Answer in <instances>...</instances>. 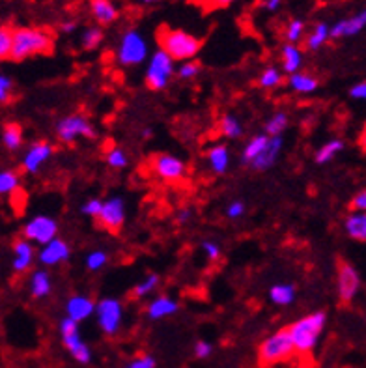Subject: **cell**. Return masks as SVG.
Here are the masks:
<instances>
[{
	"instance_id": "6da1fadb",
	"label": "cell",
	"mask_w": 366,
	"mask_h": 368,
	"mask_svg": "<svg viewBox=\"0 0 366 368\" xmlns=\"http://www.w3.org/2000/svg\"><path fill=\"white\" fill-rule=\"evenodd\" d=\"M54 49V38L49 30L36 29V27H21L13 29L12 55L10 60L24 62L32 57L51 55Z\"/></svg>"
},
{
	"instance_id": "7a4b0ae2",
	"label": "cell",
	"mask_w": 366,
	"mask_h": 368,
	"mask_svg": "<svg viewBox=\"0 0 366 368\" xmlns=\"http://www.w3.org/2000/svg\"><path fill=\"white\" fill-rule=\"evenodd\" d=\"M327 327V312L316 311L307 316L299 318L286 327L293 350L299 355H309L318 348L320 339Z\"/></svg>"
},
{
	"instance_id": "3957f363",
	"label": "cell",
	"mask_w": 366,
	"mask_h": 368,
	"mask_svg": "<svg viewBox=\"0 0 366 368\" xmlns=\"http://www.w3.org/2000/svg\"><path fill=\"white\" fill-rule=\"evenodd\" d=\"M157 43H159L161 51H165L174 62L195 60L202 49L200 38L182 29H170V27H161L157 32Z\"/></svg>"
},
{
	"instance_id": "277c9868",
	"label": "cell",
	"mask_w": 366,
	"mask_h": 368,
	"mask_svg": "<svg viewBox=\"0 0 366 368\" xmlns=\"http://www.w3.org/2000/svg\"><path fill=\"white\" fill-rule=\"evenodd\" d=\"M148 40L138 29H127L122 32L118 47H116V62L122 68H135L148 60Z\"/></svg>"
},
{
	"instance_id": "5b68a950",
	"label": "cell",
	"mask_w": 366,
	"mask_h": 368,
	"mask_svg": "<svg viewBox=\"0 0 366 368\" xmlns=\"http://www.w3.org/2000/svg\"><path fill=\"white\" fill-rule=\"evenodd\" d=\"M295 355L292 340L288 334L286 327L279 329L277 333L269 334L268 339H263L258 346V362L262 367H274L281 362L290 361Z\"/></svg>"
},
{
	"instance_id": "8992f818",
	"label": "cell",
	"mask_w": 366,
	"mask_h": 368,
	"mask_svg": "<svg viewBox=\"0 0 366 368\" xmlns=\"http://www.w3.org/2000/svg\"><path fill=\"white\" fill-rule=\"evenodd\" d=\"M54 135L64 144H73L77 139H88V141L96 139L98 131L92 125L90 118L86 114L75 113L58 120L54 125Z\"/></svg>"
},
{
	"instance_id": "52a82bcc",
	"label": "cell",
	"mask_w": 366,
	"mask_h": 368,
	"mask_svg": "<svg viewBox=\"0 0 366 368\" xmlns=\"http://www.w3.org/2000/svg\"><path fill=\"white\" fill-rule=\"evenodd\" d=\"M58 333L62 339L64 348L68 350V353L73 357L79 365H90L92 362V350L90 346L86 344L85 339L80 337L79 322H75L71 318H62L58 323Z\"/></svg>"
},
{
	"instance_id": "ba28073f",
	"label": "cell",
	"mask_w": 366,
	"mask_h": 368,
	"mask_svg": "<svg viewBox=\"0 0 366 368\" xmlns=\"http://www.w3.org/2000/svg\"><path fill=\"white\" fill-rule=\"evenodd\" d=\"M174 73H176V62L165 51L157 49L148 60L144 80H146V86L149 90L163 92L166 90V86L170 85Z\"/></svg>"
},
{
	"instance_id": "9c48e42d",
	"label": "cell",
	"mask_w": 366,
	"mask_h": 368,
	"mask_svg": "<svg viewBox=\"0 0 366 368\" xmlns=\"http://www.w3.org/2000/svg\"><path fill=\"white\" fill-rule=\"evenodd\" d=\"M98 327L105 337H116L124 325V305L116 297H103L96 303L94 309Z\"/></svg>"
},
{
	"instance_id": "30bf717a",
	"label": "cell",
	"mask_w": 366,
	"mask_h": 368,
	"mask_svg": "<svg viewBox=\"0 0 366 368\" xmlns=\"http://www.w3.org/2000/svg\"><path fill=\"white\" fill-rule=\"evenodd\" d=\"M148 164L149 170L159 180L168 181V183L183 180L185 174H187V164H185V161L176 157V155H172V153H154L148 159Z\"/></svg>"
},
{
	"instance_id": "8fae6325",
	"label": "cell",
	"mask_w": 366,
	"mask_h": 368,
	"mask_svg": "<svg viewBox=\"0 0 366 368\" xmlns=\"http://www.w3.org/2000/svg\"><path fill=\"white\" fill-rule=\"evenodd\" d=\"M360 284H363V281H360L357 267L346 260L340 262L337 271V294L342 305H349L357 297Z\"/></svg>"
},
{
	"instance_id": "7c38bea8",
	"label": "cell",
	"mask_w": 366,
	"mask_h": 368,
	"mask_svg": "<svg viewBox=\"0 0 366 368\" xmlns=\"http://www.w3.org/2000/svg\"><path fill=\"white\" fill-rule=\"evenodd\" d=\"M58 221L52 219L51 215H40L32 217L30 221H27V225L23 227V238L29 239L30 243L36 245H45L51 239H54L58 236Z\"/></svg>"
},
{
	"instance_id": "4fadbf2b",
	"label": "cell",
	"mask_w": 366,
	"mask_h": 368,
	"mask_svg": "<svg viewBox=\"0 0 366 368\" xmlns=\"http://www.w3.org/2000/svg\"><path fill=\"white\" fill-rule=\"evenodd\" d=\"M126 200L122 197H110L107 202H103L101 211L96 219H98V225L103 230L116 236V234H120V230L126 225Z\"/></svg>"
},
{
	"instance_id": "5bb4252c",
	"label": "cell",
	"mask_w": 366,
	"mask_h": 368,
	"mask_svg": "<svg viewBox=\"0 0 366 368\" xmlns=\"http://www.w3.org/2000/svg\"><path fill=\"white\" fill-rule=\"evenodd\" d=\"M54 153V146H52L49 141H36L32 142L27 152L23 153V159H21V169L27 174H38L41 170V167L52 157Z\"/></svg>"
},
{
	"instance_id": "9a60e30c",
	"label": "cell",
	"mask_w": 366,
	"mask_h": 368,
	"mask_svg": "<svg viewBox=\"0 0 366 368\" xmlns=\"http://www.w3.org/2000/svg\"><path fill=\"white\" fill-rule=\"evenodd\" d=\"M71 256V245L64 238H54L49 243L41 245L40 253H38V260L47 267L60 266L64 262L69 260Z\"/></svg>"
},
{
	"instance_id": "2e32d148",
	"label": "cell",
	"mask_w": 366,
	"mask_h": 368,
	"mask_svg": "<svg viewBox=\"0 0 366 368\" xmlns=\"http://www.w3.org/2000/svg\"><path fill=\"white\" fill-rule=\"evenodd\" d=\"M12 250H13V258H12L13 273H17V275L29 273L36 262L34 243H30L29 239L19 238L13 241Z\"/></svg>"
},
{
	"instance_id": "e0dca14e",
	"label": "cell",
	"mask_w": 366,
	"mask_h": 368,
	"mask_svg": "<svg viewBox=\"0 0 366 368\" xmlns=\"http://www.w3.org/2000/svg\"><path fill=\"white\" fill-rule=\"evenodd\" d=\"M366 27V12L360 10L359 13H355L351 17L340 19L337 23L329 27V38L331 40H342V38H353V36L360 34Z\"/></svg>"
},
{
	"instance_id": "ac0fdd59",
	"label": "cell",
	"mask_w": 366,
	"mask_h": 368,
	"mask_svg": "<svg viewBox=\"0 0 366 368\" xmlns=\"http://www.w3.org/2000/svg\"><path fill=\"white\" fill-rule=\"evenodd\" d=\"M282 148H284L282 136H269L268 144H265V148L262 150V153H260L249 167H251L252 170H256V172H265V170L271 169V167L277 163V159L281 157Z\"/></svg>"
},
{
	"instance_id": "d6986e66",
	"label": "cell",
	"mask_w": 366,
	"mask_h": 368,
	"mask_svg": "<svg viewBox=\"0 0 366 368\" xmlns=\"http://www.w3.org/2000/svg\"><path fill=\"white\" fill-rule=\"evenodd\" d=\"M88 8L98 27H109L120 19V10L112 0H88Z\"/></svg>"
},
{
	"instance_id": "ffe728a7",
	"label": "cell",
	"mask_w": 366,
	"mask_h": 368,
	"mask_svg": "<svg viewBox=\"0 0 366 368\" xmlns=\"http://www.w3.org/2000/svg\"><path fill=\"white\" fill-rule=\"evenodd\" d=\"M96 309V301L92 299L90 295L75 294L66 301V316L75 320V322H85L94 314Z\"/></svg>"
},
{
	"instance_id": "44dd1931",
	"label": "cell",
	"mask_w": 366,
	"mask_h": 368,
	"mask_svg": "<svg viewBox=\"0 0 366 368\" xmlns=\"http://www.w3.org/2000/svg\"><path fill=\"white\" fill-rule=\"evenodd\" d=\"M180 311V303L170 295H157L155 299H152L146 306V316L149 322H159L165 318H170L177 314Z\"/></svg>"
},
{
	"instance_id": "7402d4cb",
	"label": "cell",
	"mask_w": 366,
	"mask_h": 368,
	"mask_svg": "<svg viewBox=\"0 0 366 368\" xmlns=\"http://www.w3.org/2000/svg\"><path fill=\"white\" fill-rule=\"evenodd\" d=\"M281 64H282V71L288 75L298 73L303 69L305 57L301 47L295 45V43H284L281 49Z\"/></svg>"
},
{
	"instance_id": "603a6c76",
	"label": "cell",
	"mask_w": 366,
	"mask_h": 368,
	"mask_svg": "<svg viewBox=\"0 0 366 368\" xmlns=\"http://www.w3.org/2000/svg\"><path fill=\"white\" fill-rule=\"evenodd\" d=\"M207 167L213 174L223 176L228 172L230 169V150L226 144H215L207 150L206 153Z\"/></svg>"
},
{
	"instance_id": "cb8c5ba5",
	"label": "cell",
	"mask_w": 366,
	"mask_h": 368,
	"mask_svg": "<svg viewBox=\"0 0 366 368\" xmlns=\"http://www.w3.org/2000/svg\"><path fill=\"white\" fill-rule=\"evenodd\" d=\"M29 290L30 295L34 299H43L52 292V278L45 269H36L30 273L29 278Z\"/></svg>"
},
{
	"instance_id": "d4e9b609",
	"label": "cell",
	"mask_w": 366,
	"mask_h": 368,
	"mask_svg": "<svg viewBox=\"0 0 366 368\" xmlns=\"http://www.w3.org/2000/svg\"><path fill=\"white\" fill-rule=\"evenodd\" d=\"M288 86H290L295 94H299V96H307V94H312V92L318 90L320 80L312 73L298 71V73H292L288 77Z\"/></svg>"
},
{
	"instance_id": "484cf974",
	"label": "cell",
	"mask_w": 366,
	"mask_h": 368,
	"mask_svg": "<svg viewBox=\"0 0 366 368\" xmlns=\"http://www.w3.org/2000/svg\"><path fill=\"white\" fill-rule=\"evenodd\" d=\"M24 133L19 122H6L2 127V144L8 152H19L23 148Z\"/></svg>"
},
{
	"instance_id": "4316f807",
	"label": "cell",
	"mask_w": 366,
	"mask_h": 368,
	"mask_svg": "<svg viewBox=\"0 0 366 368\" xmlns=\"http://www.w3.org/2000/svg\"><path fill=\"white\" fill-rule=\"evenodd\" d=\"M305 40V49L309 52H316L320 51L321 47L325 45L327 41L331 40L329 38V24L325 21H320V23H316L310 32L303 38Z\"/></svg>"
},
{
	"instance_id": "83f0119b",
	"label": "cell",
	"mask_w": 366,
	"mask_h": 368,
	"mask_svg": "<svg viewBox=\"0 0 366 368\" xmlns=\"http://www.w3.org/2000/svg\"><path fill=\"white\" fill-rule=\"evenodd\" d=\"M295 297H298V290L292 283H279L269 288V299L277 306L292 305Z\"/></svg>"
},
{
	"instance_id": "f1b7e54d",
	"label": "cell",
	"mask_w": 366,
	"mask_h": 368,
	"mask_svg": "<svg viewBox=\"0 0 366 368\" xmlns=\"http://www.w3.org/2000/svg\"><path fill=\"white\" fill-rule=\"evenodd\" d=\"M344 228L349 238L355 241L365 243L366 241V215L365 211H351L346 221H344Z\"/></svg>"
},
{
	"instance_id": "f546056e",
	"label": "cell",
	"mask_w": 366,
	"mask_h": 368,
	"mask_svg": "<svg viewBox=\"0 0 366 368\" xmlns=\"http://www.w3.org/2000/svg\"><path fill=\"white\" fill-rule=\"evenodd\" d=\"M21 189V174L17 170H0V197H12Z\"/></svg>"
},
{
	"instance_id": "4dcf8cb0",
	"label": "cell",
	"mask_w": 366,
	"mask_h": 368,
	"mask_svg": "<svg viewBox=\"0 0 366 368\" xmlns=\"http://www.w3.org/2000/svg\"><path fill=\"white\" fill-rule=\"evenodd\" d=\"M269 136L265 133H260V135H254L251 141L247 142L245 148H243V153H241V161L245 164H251L254 159L262 153V150L268 144Z\"/></svg>"
},
{
	"instance_id": "1f68e13d",
	"label": "cell",
	"mask_w": 366,
	"mask_h": 368,
	"mask_svg": "<svg viewBox=\"0 0 366 368\" xmlns=\"http://www.w3.org/2000/svg\"><path fill=\"white\" fill-rule=\"evenodd\" d=\"M105 40V32L101 27H88V29L82 30V34H80V47L85 49V51H96L101 47Z\"/></svg>"
},
{
	"instance_id": "d6a6232c",
	"label": "cell",
	"mask_w": 366,
	"mask_h": 368,
	"mask_svg": "<svg viewBox=\"0 0 366 368\" xmlns=\"http://www.w3.org/2000/svg\"><path fill=\"white\" fill-rule=\"evenodd\" d=\"M344 148H346V144H344L340 139H332V141L325 142L323 146L316 152L314 155V161L318 164H327V163H331L332 159L337 157L338 153L342 152Z\"/></svg>"
},
{
	"instance_id": "836d02e7",
	"label": "cell",
	"mask_w": 366,
	"mask_h": 368,
	"mask_svg": "<svg viewBox=\"0 0 366 368\" xmlns=\"http://www.w3.org/2000/svg\"><path fill=\"white\" fill-rule=\"evenodd\" d=\"M219 129L223 133V136L230 139V141H235V139H241L243 136V125H241V120L234 114H224L221 122H219Z\"/></svg>"
},
{
	"instance_id": "e575fe53",
	"label": "cell",
	"mask_w": 366,
	"mask_h": 368,
	"mask_svg": "<svg viewBox=\"0 0 366 368\" xmlns=\"http://www.w3.org/2000/svg\"><path fill=\"white\" fill-rule=\"evenodd\" d=\"M284 83V75L279 68H274V66H269L260 73L258 77V86L262 88V90H274V88H279V86Z\"/></svg>"
},
{
	"instance_id": "d590c367",
	"label": "cell",
	"mask_w": 366,
	"mask_h": 368,
	"mask_svg": "<svg viewBox=\"0 0 366 368\" xmlns=\"http://www.w3.org/2000/svg\"><path fill=\"white\" fill-rule=\"evenodd\" d=\"M288 124H290V118H288L286 113H274L271 118L265 122V135L268 136H282V133L288 129Z\"/></svg>"
},
{
	"instance_id": "8d00e7d4",
	"label": "cell",
	"mask_w": 366,
	"mask_h": 368,
	"mask_svg": "<svg viewBox=\"0 0 366 368\" xmlns=\"http://www.w3.org/2000/svg\"><path fill=\"white\" fill-rule=\"evenodd\" d=\"M159 283H161L159 275H155V273H152L148 277H144L140 283L135 284V288H133V297H135V299H142V297L149 295L152 292H155L157 286H159Z\"/></svg>"
},
{
	"instance_id": "74e56055",
	"label": "cell",
	"mask_w": 366,
	"mask_h": 368,
	"mask_svg": "<svg viewBox=\"0 0 366 368\" xmlns=\"http://www.w3.org/2000/svg\"><path fill=\"white\" fill-rule=\"evenodd\" d=\"M85 264H86V269H88V271H92V273L101 271V269L109 264V255L101 249L92 250V253H88V256H86Z\"/></svg>"
},
{
	"instance_id": "f35d334b",
	"label": "cell",
	"mask_w": 366,
	"mask_h": 368,
	"mask_svg": "<svg viewBox=\"0 0 366 368\" xmlns=\"http://www.w3.org/2000/svg\"><path fill=\"white\" fill-rule=\"evenodd\" d=\"M105 161H107V164H109L110 169H116V170L126 169L127 164H129L127 153L118 146L107 150V153H105Z\"/></svg>"
},
{
	"instance_id": "ab89813d",
	"label": "cell",
	"mask_w": 366,
	"mask_h": 368,
	"mask_svg": "<svg viewBox=\"0 0 366 368\" xmlns=\"http://www.w3.org/2000/svg\"><path fill=\"white\" fill-rule=\"evenodd\" d=\"M284 38H286V43H295V45H298L299 41L305 38V21L303 19H292V21L286 24V30H284Z\"/></svg>"
},
{
	"instance_id": "60d3db41",
	"label": "cell",
	"mask_w": 366,
	"mask_h": 368,
	"mask_svg": "<svg viewBox=\"0 0 366 368\" xmlns=\"http://www.w3.org/2000/svg\"><path fill=\"white\" fill-rule=\"evenodd\" d=\"M12 38H13L12 27L0 24V62L10 60V55H12Z\"/></svg>"
},
{
	"instance_id": "b9f144b4",
	"label": "cell",
	"mask_w": 366,
	"mask_h": 368,
	"mask_svg": "<svg viewBox=\"0 0 366 368\" xmlns=\"http://www.w3.org/2000/svg\"><path fill=\"white\" fill-rule=\"evenodd\" d=\"M200 71H202V64L196 62V60H185V62H182V66L176 69L177 77L183 80L195 79V77L200 75Z\"/></svg>"
},
{
	"instance_id": "7bdbcfd3",
	"label": "cell",
	"mask_w": 366,
	"mask_h": 368,
	"mask_svg": "<svg viewBox=\"0 0 366 368\" xmlns=\"http://www.w3.org/2000/svg\"><path fill=\"white\" fill-rule=\"evenodd\" d=\"M126 368H157V359L149 353H140L126 362Z\"/></svg>"
},
{
	"instance_id": "ee69618b",
	"label": "cell",
	"mask_w": 366,
	"mask_h": 368,
	"mask_svg": "<svg viewBox=\"0 0 366 368\" xmlns=\"http://www.w3.org/2000/svg\"><path fill=\"white\" fill-rule=\"evenodd\" d=\"M202 253L206 255V258L210 262H217L221 256H223V250H221V245L217 241H213V239H204L200 245Z\"/></svg>"
},
{
	"instance_id": "f6af8a7d",
	"label": "cell",
	"mask_w": 366,
	"mask_h": 368,
	"mask_svg": "<svg viewBox=\"0 0 366 368\" xmlns=\"http://www.w3.org/2000/svg\"><path fill=\"white\" fill-rule=\"evenodd\" d=\"M13 80L10 75L0 73V105H6L12 99Z\"/></svg>"
},
{
	"instance_id": "bcb514c9",
	"label": "cell",
	"mask_w": 366,
	"mask_h": 368,
	"mask_svg": "<svg viewBox=\"0 0 366 368\" xmlns=\"http://www.w3.org/2000/svg\"><path fill=\"white\" fill-rule=\"evenodd\" d=\"M101 206H103V200L90 199V200H86L85 204L80 206V211H82V215L96 219V217L99 215V211H101Z\"/></svg>"
},
{
	"instance_id": "7dc6e473",
	"label": "cell",
	"mask_w": 366,
	"mask_h": 368,
	"mask_svg": "<svg viewBox=\"0 0 366 368\" xmlns=\"http://www.w3.org/2000/svg\"><path fill=\"white\" fill-rule=\"evenodd\" d=\"M193 351H195L196 359H202V361H204L207 357H212L213 344L212 342H207V340H196Z\"/></svg>"
},
{
	"instance_id": "c3c4849f",
	"label": "cell",
	"mask_w": 366,
	"mask_h": 368,
	"mask_svg": "<svg viewBox=\"0 0 366 368\" xmlns=\"http://www.w3.org/2000/svg\"><path fill=\"white\" fill-rule=\"evenodd\" d=\"M245 202L243 200H234L226 206V217L228 219H240V217L245 215Z\"/></svg>"
},
{
	"instance_id": "681fc988",
	"label": "cell",
	"mask_w": 366,
	"mask_h": 368,
	"mask_svg": "<svg viewBox=\"0 0 366 368\" xmlns=\"http://www.w3.org/2000/svg\"><path fill=\"white\" fill-rule=\"evenodd\" d=\"M351 211H365L366 210V189H360L353 194V199L349 202Z\"/></svg>"
},
{
	"instance_id": "f907efd6",
	"label": "cell",
	"mask_w": 366,
	"mask_h": 368,
	"mask_svg": "<svg viewBox=\"0 0 366 368\" xmlns=\"http://www.w3.org/2000/svg\"><path fill=\"white\" fill-rule=\"evenodd\" d=\"M234 2H237V0H200V4L206 10H224V8H230Z\"/></svg>"
},
{
	"instance_id": "816d5d0a",
	"label": "cell",
	"mask_w": 366,
	"mask_h": 368,
	"mask_svg": "<svg viewBox=\"0 0 366 368\" xmlns=\"http://www.w3.org/2000/svg\"><path fill=\"white\" fill-rule=\"evenodd\" d=\"M349 97L351 99H366V83L360 80L357 85H353L349 88Z\"/></svg>"
},
{
	"instance_id": "f5cc1de1",
	"label": "cell",
	"mask_w": 366,
	"mask_h": 368,
	"mask_svg": "<svg viewBox=\"0 0 366 368\" xmlns=\"http://www.w3.org/2000/svg\"><path fill=\"white\" fill-rule=\"evenodd\" d=\"M284 4V0H263L262 8L265 12H277V10H281V6Z\"/></svg>"
},
{
	"instance_id": "db71d44e",
	"label": "cell",
	"mask_w": 366,
	"mask_h": 368,
	"mask_svg": "<svg viewBox=\"0 0 366 368\" xmlns=\"http://www.w3.org/2000/svg\"><path fill=\"white\" fill-rule=\"evenodd\" d=\"M176 219H177V222H180V225H187V222L193 219V210H191V208H183V210L177 211Z\"/></svg>"
},
{
	"instance_id": "11a10c76",
	"label": "cell",
	"mask_w": 366,
	"mask_h": 368,
	"mask_svg": "<svg viewBox=\"0 0 366 368\" xmlns=\"http://www.w3.org/2000/svg\"><path fill=\"white\" fill-rule=\"evenodd\" d=\"M75 30H77V21H73V19L64 21V23L60 24V32H62V34H73Z\"/></svg>"
},
{
	"instance_id": "9f6ffc18",
	"label": "cell",
	"mask_w": 366,
	"mask_h": 368,
	"mask_svg": "<svg viewBox=\"0 0 366 368\" xmlns=\"http://www.w3.org/2000/svg\"><path fill=\"white\" fill-rule=\"evenodd\" d=\"M135 2H138V4H146V6H149V4H157V2H163V0H135Z\"/></svg>"
},
{
	"instance_id": "6f0895ef",
	"label": "cell",
	"mask_w": 366,
	"mask_h": 368,
	"mask_svg": "<svg viewBox=\"0 0 366 368\" xmlns=\"http://www.w3.org/2000/svg\"><path fill=\"white\" fill-rule=\"evenodd\" d=\"M152 135H154V131L152 129H144L142 131V139H149Z\"/></svg>"
}]
</instances>
